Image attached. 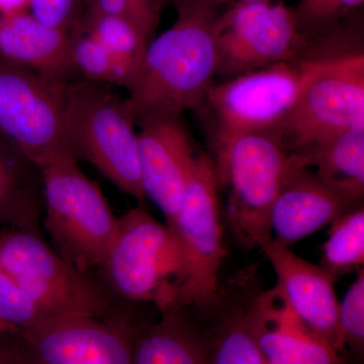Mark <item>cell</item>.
<instances>
[{
  "label": "cell",
  "mask_w": 364,
  "mask_h": 364,
  "mask_svg": "<svg viewBox=\"0 0 364 364\" xmlns=\"http://www.w3.org/2000/svg\"><path fill=\"white\" fill-rule=\"evenodd\" d=\"M109 86L86 79L66 85V136L77 158H85L117 188L143 203L136 123L126 98Z\"/></svg>",
  "instance_id": "4"
},
{
  "label": "cell",
  "mask_w": 364,
  "mask_h": 364,
  "mask_svg": "<svg viewBox=\"0 0 364 364\" xmlns=\"http://www.w3.org/2000/svg\"><path fill=\"white\" fill-rule=\"evenodd\" d=\"M207 333L174 309L158 322L140 325L134 343L133 364H205Z\"/></svg>",
  "instance_id": "19"
},
{
  "label": "cell",
  "mask_w": 364,
  "mask_h": 364,
  "mask_svg": "<svg viewBox=\"0 0 364 364\" xmlns=\"http://www.w3.org/2000/svg\"><path fill=\"white\" fill-rule=\"evenodd\" d=\"M4 332H16L14 331V329H11V327H9V326L2 324V323H0V333H4Z\"/></svg>",
  "instance_id": "34"
},
{
  "label": "cell",
  "mask_w": 364,
  "mask_h": 364,
  "mask_svg": "<svg viewBox=\"0 0 364 364\" xmlns=\"http://www.w3.org/2000/svg\"><path fill=\"white\" fill-rule=\"evenodd\" d=\"M294 166L314 170L324 181L355 195L364 193V123L310 149L289 155Z\"/></svg>",
  "instance_id": "20"
},
{
  "label": "cell",
  "mask_w": 364,
  "mask_h": 364,
  "mask_svg": "<svg viewBox=\"0 0 364 364\" xmlns=\"http://www.w3.org/2000/svg\"><path fill=\"white\" fill-rule=\"evenodd\" d=\"M363 196L324 181L314 170L289 163L270 208L272 240L289 247L363 205Z\"/></svg>",
  "instance_id": "14"
},
{
  "label": "cell",
  "mask_w": 364,
  "mask_h": 364,
  "mask_svg": "<svg viewBox=\"0 0 364 364\" xmlns=\"http://www.w3.org/2000/svg\"><path fill=\"white\" fill-rule=\"evenodd\" d=\"M141 184L144 195L171 226L181 207L196 155L181 116L147 117L136 123Z\"/></svg>",
  "instance_id": "13"
},
{
  "label": "cell",
  "mask_w": 364,
  "mask_h": 364,
  "mask_svg": "<svg viewBox=\"0 0 364 364\" xmlns=\"http://www.w3.org/2000/svg\"><path fill=\"white\" fill-rule=\"evenodd\" d=\"M42 171L0 136V225L41 234Z\"/></svg>",
  "instance_id": "18"
},
{
  "label": "cell",
  "mask_w": 364,
  "mask_h": 364,
  "mask_svg": "<svg viewBox=\"0 0 364 364\" xmlns=\"http://www.w3.org/2000/svg\"><path fill=\"white\" fill-rule=\"evenodd\" d=\"M248 318L267 364H345L294 312L277 284L249 299Z\"/></svg>",
  "instance_id": "15"
},
{
  "label": "cell",
  "mask_w": 364,
  "mask_h": 364,
  "mask_svg": "<svg viewBox=\"0 0 364 364\" xmlns=\"http://www.w3.org/2000/svg\"><path fill=\"white\" fill-rule=\"evenodd\" d=\"M28 11V0H0V16H13Z\"/></svg>",
  "instance_id": "31"
},
{
  "label": "cell",
  "mask_w": 364,
  "mask_h": 364,
  "mask_svg": "<svg viewBox=\"0 0 364 364\" xmlns=\"http://www.w3.org/2000/svg\"><path fill=\"white\" fill-rule=\"evenodd\" d=\"M340 337L343 348L358 356L363 355L364 347V272L359 270L358 277L349 287L343 301L339 304Z\"/></svg>",
  "instance_id": "27"
},
{
  "label": "cell",
  "mask_w": 364,
  "mask_h": 364,
  "mask_svg": "<svg viewBox=\"0 0 364 364\" xmlns=\"http://www.w3.org/2000/svg\"><path fill=\"white\" fill-rule=\"evenodd\" d=\"M321 58L273 64L210 86L196 112L208 126L214 155L241 136L275 130L298 102Z\"/></svg>",
  "instance_id": "3"
},
{
  "label": "cell",
  "mask_w": 364,
  "mask_h": 364,
  "mask_svg": "<svg viewBox=\"0 0 364 364\" xmlns=\"http://www.w3.org/2000/svg\"><path fill=\"white\" fill-rule=\"evenodd\" d=\"M178 2L193 4V6L203 7V9H210V11H220L223 6H232L236 1L235 0H177L176 4Z\"/></svg>",
  "instance_id": "32"
},
{
  "label": "cell",
  "mask_w": 364,
  "mask_h": 364,
  "mask_svg": "<svg viewBox=\"0 0 364 364\" xmlns=\"http://www.w3.org/2000/svg\"><path fill=\"white\" fill-rule=\"evenodd\" d=\"M364 123L363 48L322 57L284 122L275 129L294 155Z\"/></svg>",
  "instance_id": "8"
},
{
  "label": "cell",
  "mask_w": 364,
  "mask_h": 364,
  "mask_svg": "<svg viewBox=\"0 0 364 364\" xmlns=\"http://www.w3.org/2000/svg\"><path fill=\"white\" fill-rule=\"evenodd\" d=\"M265 364H267V363H265Z\"/></svg>",
  "instance_id": "36"
},
{
  "label": "cell",
  "mask_w": 364,
  "mask_h": 364,
  "mask_svg": "<svg viewBox=\"0 0 364 364\" xmlns=\"http://www.w3.org/2000/svg\"><path fill=\"white\" fill-rule=\"evenodd\" d=\"M217 75L227 79L263 67L311 58L312 41L299 31L294 7L282 0L235 2L215 21Z\"/></svg>",
  "instance_id": "10"
},
{
  "label": "cell",
  "mask_w": 364,
  "mask_h": 364,
  "mask_svg": "<svg viewBox=\"0 0 364 364\" xmlns=\"http://www.w3.org/2000/svg\"><path fill=\"white\" fill-rule=\"evenodd\" d=\"M49 317L4 269L0 268V323L14 331H26Z\"/></svg>",
  "instance_id": "26"
},
{
  "label": "cell",
  "mask_w": 364,
  "mask_h": 364,
  "mask_svg": "<svg viewBox=\"0 0 364 364\" xmlns=\"http://www.w3.org/2000/svg\"><path fill=\"white\" fill-rule=\"evenodd\" d=\"M72 61L74 68L86 80L129 90L138 70L114 56L92 36L81 30L72 33Z\"/></svg>",
  "instance_id": "23"
},
{
  "label": "cell",
  "mask_w": 364,
  "mask_h": 364,
  "mask_svg": "<svg viewBox=\"0 0 364 364\" xmlns=\"http://www.w3.org/2000/svg\"><path fill=\"white\" fill-rule=\"evenodd\" d=\"M139 327L127 314L53 318L11 339L25 364H133Z\"/></svg>",
  "instance_id": "12"
},
{
  "label": "cell",
  "mask_w": 364,
  "mask_h": 364,
  "mask_svg": "<svg viewBox=\"0 0 364 364\" xmlns=\"http://www.w3.org/2000/svg\"><path fill=\"white\" fill-rule=\"evenodd\" d=\"M248 301L228 304L207 333L205 364H265L248 318Z\"/></svg>",
  "instance_id": "21"
},
{
  "label": "cell",
  "mask_w": 364,
  "mask_h": 364,
  "mask_svg": "<svg viewBox=\"0 0 364 364\" xmlns=\"http://www.w3.org/2000/svg\"><path fill=\"white\" fill-rule=\"evenodd\" d=\"M212 158L232 233L244 247L262 249L272 240L270 208L289 167L279 135L272 130L241 136Z\"/></svg>",
  "instance_id": "7"
},
{
  "label": "cell",
  "mask_w": 364,
  "mask_h": 364,
  "mask_svg": "<svg viewBox=\"0 0 364 364\" xmlns=\"http://www.w3.org/2000/svg\"><path fill=\"white\" fill-rule=\"evenodd\" d=\"M177 0H158V6H159V9H164L165 7L172 6H174V4H176Z\"/></svg>",
  "instance_id": "33"
},
{
  "label": "cell",
  "mask_w": 364,
  "mask_h": 364,
  "mask_svg": "<svg viewBox=\"0 0 364 364\" xmlns=\"http://www.w3.org/2000/svg\"><path fill=\"white\" fill-rule=\"evenodd\" d=\"M77 160L64 158L41 168L43 226L60 256L90 272L100 267L111 247L117 218L97 184L79 168Z\"/></svg>",
  "instance_id": "6"
},
{
  "label": "cell",
  "mask_w": 364,
  "mask_h": 364,
  "mask_svg": "<svg viewBox=\"0 0 364 364\" xmlns=\"http://www.w3.org/2000/svg\"><path fill=\"white\" fill-rule=\"evenodd\" d=\"M363 262L364 210L360 205L332 223L320 265L337 279L363 269Z\"/></svg>",
  "instance_id": "22"
},
{
  "label": "cell",
  "mask_w": 364,
  "mask_h": 364,
  "mask_svg": "<svg viewBox=\"0 0 364 364\" xmlns=\"http://www.w3.org/2000/svg\"><path fill=\"white\" fill-rule=\"evenodd\" d=\"M78 28L92 36L114 56L139 72L150 42L130 21L87 9Z\"/></svg>",
  "instance_id": "24"
},
{
  "label": "cell",
  "mask_w": 364,
  "mask_h": 364,
  "mask_svg": "<svg viewBox=\"0 0 364 364\" xmlns=\"http://www.w3.org/2000/svg\"><path fill=\"white\" fill-rule=\"evenodd\" d=\"M71 48L70 33L41 23L30 11L0 16V56L43 77L75 80Z\"/></svg>",
  "instance_id": "17"
},
{
  "label": "cell",
  "mask_w": 364,
  "mask_h": 364,
  "mask_svg": "<svg viewBox=\"0 0 364 364\" xmlns=\"http://www.w3.org/2000/svg\"><path fill=\"white\" fill-rule=\"evenodd\" d=\"M240 1L243 2H272L279 1V0H240Z\"/></svg>",
  "instance_id": "35"
},
{
  "label": "cell",
  "mask_w": 364,
  "mask_h": 364,
  "mask_svg": "<svg viewBox=\"0 0 364 364\" xmlns=\"http://www.w3.org/2000/svg\"><path fill=\"white\" fill-rule=\"evenodd\" d=\"M87 9L130 21L148 41L153 40L161 11L158 0H90Z\"/></svg>",
  "instance_id": "28"
},
{
  "label": "cell",
  "mask_w": 364,
  "mask_h": 364,
  "mask_svg": "<svg viewBox=\"0 0 364 364\" xmlns=\"http://www.w3.org/2000/svg\"><path fill=\"white\" fill-rule=\"evenodd\" d=\"M97 269L114 298L153 303L162 314L181 309L188 265L181 242L142 207L117 218L114 240Z\"/></svg>",
  "instance_id": "2"
},
{
  "label": "cell",
  "mask_w": 364,
  "mask_h": 364,
  "mask_svg": "<svg viewBox=\"0 0 364 364\" xmlns=\"http://www.w3.org/2000/svg\"><path fill=\"white\" fill-rule=\"evenodd\" d=\"M176 23L153 39L129 88L126 105L135 123L196 111L218 70L215 21L222 11L176 4Z\"/></svg>",
  "instance_id": "1"
},
{
  "label": "cell",
  "mask_w": 364,
  "mask_h": 364,
  "mask_svg": "<svg viewBox=\"0 0 364 364\" xmlns=\"http://www.w3.org/2000/svg\"><path fill=\"white\" fill-rule=\"evenodd\" d=\"M261 250L272 263L277 286L294 312L333 348L343 350L338 322L339 301L334 287L336 277L320 264L309 262L275 241H270Z\"/></svg>",
  "instance_id": "16"
},
{
  "label": "cell",
  "mask_w": 364,
  "mask_h": 364,
  "mask_svg": "<svg viewBox=\"0 0 364 364\" xmlns=\"http://www.w3.org/2000/svg\"><path fill=\"white\" fill-rule=\"evenodd\" d=\"M364 0H299L294 7L299 31L309 38L331 32L345 18L356 13Z\"/></svg>",
  "instance_id": "25"
},
{
  "label": "cell",
  "mask_w": 364,
  "mask_h": 364,
  "mask_svg": "<svg viewBox=\"0 0 364 364\" xmlns=\"http://www.w3.org/2000/svg\"><path fill=\"white\" fill-rule=\"evenodd\" d=\"M188 265L181 308L208 306L218 299L219 270L226 250L220 219L219 188L210 155H196L181 207L171 226Z\"/></svg>",
  "instance_id": "11"
},
{
  "label": "cell",
  "mask_w": 364,
  "mask_h": 364,
  "mask_svg": "<svg viewBox=\"0 0 364 364\" xmlns=\"http://www.w3.org/2000/svg\"><path fill=\"white\" fill-rule=\"evenodd\" d=\"M0 268L49 317L112 318L126 315L100 279L79 269L43 241L40 233L0 231Z\"/></svg>",
  "instance_id": "5"
},
{
  "label": "cell",
  "mask_w": 364,
  "mask_h": 364,
  "mask_svg": "<svg viewBox=\"0 0 364 364\" xmlns=\"http://www.w3.org/2000/svg\"><path fill=\"white\" fill-rule=\"evenodd\" d=\"M68 83L0 56V136L40 168L64 158L78 159L64 127Z\"/></svg>",
  "instance_id": "9"
},
{
  "label": "cell",
  "mask_w": 364,
  "mask_h": 364,
  "mask_svg": "<svg viewBox=\"0 0 364 364\" xmlns=\"http://www.w3.org/2000/svg\"><path fill=\"white\" fill-rule=\"evenodd\" d=\"M11 333H0V364H25L11 341Z\"/></svg>",
  "instance_id": "30"
},
{
  "label": "cell",
  "mask_w": 364,
  "mask_h": 364,
  "mask_svg": "<svg viewBox=\"0 0 364 364\" xmlns=\"http://www.w3.org/2000/svg\"><path fill=\"white\" fill-rule=\"evenodd\" d=\"M30 13L45 25L70 33L80 26L90 0H28Z\"/></svg>",
  "instance_id": "29"
}]
</instances>
